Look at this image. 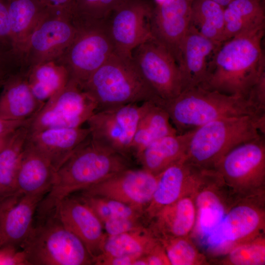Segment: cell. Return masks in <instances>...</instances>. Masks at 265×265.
I'll return each mask as SVG.
<instances>
[{
    "label": "cell",
    "instance_id": "1",
    "mask_svg": "<svg viewBox=\"0 0 265 265\" xmlns=\"http://www.w3.org/2000/svg\"><path fill=\"white\" fill-rule=\"evenodd\" d=\"M264 34L265 27L256 29L221 44L200 86L249 100L252 89L265 74Z\"/></svg>",
    "mask_w": 265,
    "mask_h": 265
},
{
    "label": "cell",
    "instance_id": "2",
    "mask_svg": "<svg viewBox=\"0 0 265 265\" xmlns=\"http://www.w3.org/2000/svg\"><path fill=\"white\" fill-rule=\"evenodd\" d=\"M129 168V158L94 143L89 136L56 171L51 190L37 208L39 214L53 212L63 199L73 193Z\"/></svg>",
    "mask_w": 265,
    "mask_h": 265
},
{
    "label": "cell",
    "instance_id": "3",
    "mask_svg": "<svg viewBox=\"0 0 265 265\" xmlns=\"http://www.w3.org/2000/svg\"><path fill=\"white\" fill-rule=\"evenodd\" d=\"M168 113L178 133L193 130L215 120L250 116L265 120V112L250 100L198 86L156 103Z\"/></svg>",
    "mask_w": 265,
    "mask_h": 265
},
{
    "label": "cell",
    "instance_id": "4",
    "mask_svg": "<svg viewBox=\"0 0 265 265\" xmlns=\"http://www.w3.org/2000/svg\"><path fill=\"white\" fill-rule=\"evenodd\" d=\"M97 110L160 99L143 80L131 56L115 52L82 85Z\"/></svg>",
    "mask_w": 265,
    "mask_h": 265
},
{
    "label": "cell",
    "instance_id": "5",
    "mask_svg": "<svg viewBox=\"0 0 265 265\" xmlns=\"http://www.w3.org/2000/svg\"><path fill=\"white\" fill-rule=\"evenodd\" d=\"M265 134V120L250 116L218 119L194 130L186 159L215 169L221 159L237 146Z\"/></svg>",
    "mask_w": 265,
    "mask_h": 265
},
{
    "label": "cell",
    "instance_id": "6",
    "mask_svg": "<svg viewBox=\"0 0 265 265\" xmlns=\"http://www.w3.org/2000/svg\"><path fill=\"white\" fill-rule=\"evenodd\" d=\"M20 248L29 265H90L93 259L81 240L54 212L39 217Z\"/></svg>",
    "mask_w": 265,
    "mask_h": 265
},
{
    "label": "cell",
    "instance_id": "7",
    "mask_svg": "<svg viewBox=\"0 0 265 265\" xmlns=\"http://www.w3.org/2000/svg\"><path fill=\"white\" fill-rule=\"evenodd\" d=\"M215 169L242 197L265 194V136L242 143L227 153Z\"/></svg>",
    "mask_w": 265,
    "mask_h": 265
},
{
    "label": "cell",
    "instance_id": "8",
    "mask_svg": "<svg viewBox=\"0 0 265 265\" xmlns=\"http://www.w3.org/2000/svg\"><path fill=\"white\" fill-rule=\"evenodd\" d=\"M76 26L77 30L73 41L55 61L66 68L70 80L81 86L115 52V49L106 21Z\"/></svg>",
    "mask_w": 265,
    "mask_h": 265
},
{
    "label": "cell",
    "instance_id": "9",
    "mask_svg": "<svg viewBox=\"0 0 265 265\" xmlns=\"http://www.w3.org/2000/svg\"><path fill=\"white\" fill-rule=\"evenodd\" d=\"M150 102L96 111L86 122L91 140L130 158L137 124Z\"/></svg>",
    "mask_w": 265,
    "mask_h": 265
},
{
    "label": "cell",
    "instance_id": "10",
    "mask_svg": "<svg viewBox=\"0 0 265 265\" xmlns=\"http://www.w3.org/2000/svg\"><path fill=\"white\" fill-rule=\"evenodd\" d=\"M97 109L94 100L78 83L70 80L30 119L27 125L29 132L80 127Z\"/></svg>",
    "mask_w": 265,
    "mask_h": 265
},
{
    "label": "cell",
    "instance_id": "11",
    "mask_svg": "<svg viewBox=\"0 0 265 265\" xmlns=\"http://www.w3.org/2000/svg\"><path fill=\"white\" fill-rule=\"evenodd\" d=\"M77 30L70 11L49 8L27 40L22 55L24 68L57 60L73 41Z\"/></svg>",
    "mask_w": 265,
    "mask_h": 265
},
{
    "label": "cell",
    "instance_id": "12",
    "mask_svg": "<svg viewBox=\"0 0 265 265\" xmlns=\"http://www.w3.org/2000/svg\"><path fill=\"white\" fill-rule=\"evenodd\" d=\"M265 194L241 198L207 238L212 247H232L265 233Z\"/></svg>",
    "mask_w": 265,
    "mask_h": 265
},
{
    "label": "cell",
    "instance_id": "13",
    "mask_svg": "<svg viewBox=\"0 0 265 265\" xmlns=\"http://www.w3.org/2000/svg\"><path fill=\"white\" fill-rule=\"evenodd\" d=\"M131 56L143 80L159 98L169 100L181 93V77L176 60L154 38L135 48Z\"/></svg>",
    "mask_w": 265,
    "mask_h": 265
},
{
    "label": "cell",
    "instance_id": "14",
    "mask_svg": "<svg viewBox=\"0 0 265 265\" xmlns=\"http://www.w3.org/2000/svg\"><path fill=\"white\" fill-rule=\"evenodd\" d=\"M193 195L197 212L195 228L206 239L242 197L225 183L217 170L208 168L204 169Z\"/></svg>",
    "mask_w": 265,
    "mask_h": 265
},
{
    "label": "cell",
    "instance_id": "15",
    "mask_svg": "<svg viewBox=\"0 0 265 265\" xmlns=\"http://www.w3.org/2000/svg\"><path fill=\"white\" fill-rule=\"evenodd\" d=\"M154 5L147 0H123L106 21L115 52L131 56L132 51L153 38L151 17Z\"/></svg>",
    "mask_w": 265,
    "mask_h": 265
},
{
    "label": "cell",
    "instance_id": "16",
    "mask_svg": "<svg viewBox=\"0 0 265 265\" xmlns=\"http://www.w3.org/2000/svg\"><path fill=\"white\" fill-rule=\"evenodd\" d=\"M157 181V175L142 168H129L81 191L80 194L113 199L144 213Z\"/></svg>",
    "mask_w": 265,
    "mask_h": 265
},
{
    "label": "cell",
    "instance_id": "17",
    "mask_svg": "<svg viewBox=\"0 0 265 265\" xmlns=\"http://www.w3.org/2000/svg\"><path fill=\"white\" fill-rule=\"evenodd\" d=\"M204 168L185 158L158 174L152 200L144 212L147 220L150 221L163 208L192 193Z\"/></svg>",
    "mask_w": 265,
    "mask_h": 265
},
{
    "label": "cell",
    "instance_id": "18",
    "mask_svg": "<svg viewBox=\"0 0 265 265\" xmlns=\"http://www.w3.org/2000/svg\"><path fill=\"white\" fill-rule=\"evenodd\" d=\"M54 213L63 225L83 243L95 260L102 253L107 236L93 212L78 197L69 195L56 206Z\"/></svg>",
    "mask_w": 265,
    "mask_h": 265
},
{
    "label": "cell",
    "instance_id": "19",
    "mask_svg": "<svg viewBox=\"0 0 265 265\" xmlns=\"http://www.w3.org/2000/svg\"><path fill=\"white\" fill-rule=\"evenodd\" d=\"M192 0H163L154 6L150 24L153 38L177 64L181 43L189 28Z\"/></svg>",
    "mask_w": 265,
    "mask_h": 265
},
{
    "label": "cell",
    "instance_id": "20",
    "mask_svg": "<svg viewBox=\"0 0 265 265\" xmlns=\"http://www.w3.org/2000/svg\"><path fill=\"white\" fill-rule=\"evenodd\" d=\"M44 196L14 192L0 200V246L20 248L33 227L34 214Z\"/></svg>",
    "mask_w": 265,
    "mask_h": 265
},
{
    "label": "cell",
    "instance_id": "21",
    "mask_svg": "<svg viewBox=\"0 0 265 265\" xmlns=\"http://www.w3.org/2000/svg\"><path fill=\"white\" fill-rule=\"evenodd\" d=\"M220 45L206 38L189 25L181 44L178 61L182 91L203 84Z\"/></svg>",
    "mask_w": 265,
    "mask_h": 265
},
{
    "label": "cell",
    "instance_id": "22",
    "mask_svg": "<svg viewBox=\"0 0 265 265\" xmlns=\"http://www.w3.org/2000/svg\"><path fill=\"white\" fill-rule=\"evenodd\" d=\"M90 134L88 128H47L29 132L27 141L49 160L57 171Z\"/></svg>",
    "mask_w": 265,
    "mask_h": 265
},
{
    "label": "cell",
    "instance_id": "23",
    "mask_svg": "<svg viewBox=\"0 0 265 265\" xmlns=\"http://www.w3.org/2000/svg\"><path fill=\"white\" fill-rule=\"evenodd\" d=\"M0 94V117L15 121L31 119L43 106L34 97L28 85L26 70L8 76Z\"/></svg>",
    "mask_w": 265,
    "mask_h": 265
},
{
    "label": "cell",
    "instance_id": "24",
    "mask_svg": "<svg viewBox=\"0 0 265 265\" xmlns=\"http://www.w3.org/2000/svg\"><path fill=\"white\" fill-rule=\"evenodd\" d=\"M56 172L49 160L27 140L16 174L15 192L46 195Z\"/></svg>",
    "mask_w": 265,
    "mask_h": 265
},
{
    "label": "cell",
    "instance_id": "25",
    "mask_svg": "<svg viewBox=\"0 0 265 265\" xmlns=\"http://www.w3.org/2000/svg\"><path fill=\"white\" fill-rule=\"evenodd\" d=\"M196 216L192 193L161 209L149 228L159 239L188 237L195 229Z\"/></svg>",
    "mask_w": 265,
    "mask_h": 265
},
{
    "label": "cell",
    "instance_id": "26",
    "mask_svg": "<svg viewBox=\"0 0 265 265\" xmlns=\"http://www.w3.org/2000/svg\"><path fill=\"white\" fill-rule=\"evenodd\" d=\"M193 131L162 137L146 147L135 158L142 168L157 175L186 158Z\"/></svg>",
    "mask_w": 265,
    "mask_h": 265
},
{
    "label": "cell",
    "instance_id": "27",
    "mask_svg": "<svg viewBox=\"0 0 265 265\" xmlns=\"http://www.w3.org/2000/svg\"><path fill=\"white\" fill-rule=\"evenodd\" d=\"M14 53L22 60L27 40L49 7L40 0H6Z\"/></svg>",
    "mask_w": 265,
    "mask_h": 265
},
{
    "label": "cell",
    "instance_id": "28",
    "mask_svg": "<svg viewBox=\"0 0 265 265\" xmlns=\"http://www.w3.org/2000/svg\"><path fill=\"white\" fill-rule=\"evenodd\" d=\"M223 42L241 33L265 27L264 0H233L224 10Z\"/></svg>",
    "mask_w": 265,
    "mask_h": 265
},
{
    "label": "cell",
    "instance_id": "29",
    "mask_svg": "<svg viewBox=\"0 0 265 265\" xmlns=\"http://www.w3.org/2000/svg\"><path fill=\"white\" fill-rule=\"evenodd\" d=\"M177 133L167 112L161 106L150 102L137 126L132 154L136 157L146 147L165 136Z\"/></svg>",
    "mask_w": 265,
    "mask_h": 265
},
{
    "label": "cell",
    "instance_id": "30",
    "mask_svg": "<svg viewBox=\"0 0 265 265\" xmlns=\"http://www.w3.org/2000/svg\"><path fill=\"white\" fill-rule=\"evenodd\" d=\"M26 76L32 93L43 105L70 80L66 68L56 61L41 63L27 69Z\"/></svg>",
    "mask_w": 265,
    "mask_h": 265
},
{
    "label": "cell",
    "instance_id": "31",
    "mask_svg": "<svg viewBox=\"0 0 265 265\" xmlns=\"http://www.w3.org/2000/svg\"><path fill=\"white\" fill-rule=\"evenodd\" d=\"M159 243V239L149 227L118 235H107L102 253L96 259L119 256H144Z\"/></svg>",
    "mask_w": 265,
    "mask_h": 265
},
{
    "label": "cell",
    "instance_id": "32",
    "mask_svg": "<svg viewBox=\"0 0 265 265\" xmlns=\"http://www.w3.org/2000/svg\"><path fill=\"white\" fill-rule=\"evenodd\" d=\"M28 125L16 130L0 150V200L15 192V180L29 134Z\"/></svg>",
    "mask_w": 265,
    "mask_h": 265
},
{
    "label": "cell",
    "instance_id": "33",
    "mask_svg": "<svg viewBox=\"0 0 265 265\" xmlns=\"http://www.w3.org/2000/svg\"><path fill=\"white\" fill-rule=\"evenodd\" d=\"M224 7L212 0H192L189 25L200 34L220 45L224 30Z\"/></svg>",
    "mask_w": 265,
    "mask_h": 265
},
{
    "label": "cell",
    "instance_id": "34",
    "mask_svg": "<svg viewBox=\"0 0 265 265\" xmlns=\"http://www.w3.org/2000/svg\"><path fill=\"white\" fill-rule=\"evenodd\" d=\"M159 239L164 249L170 265L210 264L190 236Z\"/></svg>",
    "mask_w": 265,
    "mask_h": 265
},
{
    "label": "cell",
    "instance_id": "35",
    "mask_svg": "<svg viewBox=\"0 0 265 265\" xmlns=\"http://www.w3.org/2000/svg\"><path fill=\"white\" fill-rule=\"evenodd\" d=\"M217 263L222 265H265V235L232 247Z\"/></svg>",
    "mask_w": 265,
    "mask_h": 265
},
{
    "label": "cell",
    "instance_id": "36",
    "mask_svg": "<svg viewBox=\"0 0 265 265\" xmlns=\"http://www.w3.org/2000/svg\"><path fill=\"white\" fill-rule=\"evenodd\" d=\"M123 0H75L71 11L76 26L104 22Z\"/></svg>",
    "mask_w": 265,
    "mask_h": 265
},
{
    "label": "cell",
    "instance_id": "37",
    "mask_svg": "<svg viewBox=\"0 0 265 265\" xmlns=\"http://www.w3.org/2000/svg\"><path fill=\"white\" fill-rule=\"evenodd\" d=\"M78 197L90 208L102 224L116 217H140L144 215L142 212L109 198L81 194Z\"/></svg>",
    "mask_w": 265,
    "mask_h": 265
},
{
    "label": "cell",
    "instance_id": "38",
    "mask_svg": "<svg viewBox=\"0 0 265 265\" xmlns=\"http://www.w3.org/2000/svg\"><path fill=\"white\" fill-rule=\"evenodd\" d=\"M103 227L108 236L118 235L145 227L142 217H119L105 221Z\"/></svg>",
    "mask_w": 265,
    "mask_h": 265
},
{
    "label": "cell",
    "instance_id": "39",
    "mask_svg": "<svg viewBox=\"0 0 265 265\" xmlns=\"http://www.w3.org/2000/svg\"><path fill=\"white\" fill-rule=\"evenodd\" d=\"M0 47L14 53L6 0H0Z\"/></svg>",
    "mask_w": 265,
    "mask_h": 265
},
{
    "label": "cell",
    "instance_id": "40",
    "mask_svg": "<svg viewBox=\"0 0 265 265\" xmlns=\"http://www.w3.org/2000/svg\"><path fill=\"white\" fill-rule=\"evenodd\" d=\"M23 67V61L19 56L0 47V78L5 79Z\"/></svg>",
    "mask_w": 265,
    "mask_h": 265
},
{
    "label": "cell",
    "instance_id": "41",
    "mask_svg": "<svg viewBox=\"0 0 265 265\" xmlns=\"http://www.w3.org/2000/svg\"><path fill=\"white\" fill-rule=\"evenodd\" d=\"M0 265H29L24 251L11 245L0 246Z\"/></svg>",
    "mask_w": 265,
    "mask_h": 265
},
{
    "label": "cell",
    "instance_id": "42",
    "mask_svg": "<svg viewBox=\"0 0 265 265\" xmlns=\"http://www.w3.org/2000/svg\"><path fill=\"white\" fill-rule=\"evenodd\" d=\"M145 258L147 265H170L166 252L160 242L145 255Z\"/></svg>",
    "mask_w": 265,
    "mask_h": 265
},
{
    "label": "cell",
    "instance_id": "43",
    "mask_svg": "<svg viewBox=\"0 0 265 265\" xmlns=\"http://www.w3.org/2000/svg\"><path fill=\"white\" fill-rule=\"evenodd\" d=\"M137 257H138L130 256H119L111 257H101L98 258L95 261L94 265H133L134 260Z\"/></svg>",
    "mask_w": 265,
    "mask_h": 265
},
{
    "label": "cell",
    "instance_id": "44",
    "mask_svg": "<svg viewBox=\"0 0 265 265\" xmlns=\"http://www.w3.org/2000/svg\"><path fill=\"white\" fill-rule=\"evenodd\" d=\"M30 120L15 121L0 117V136L13 133L18 128L28 125Z\"/></svg>",
    "mask_w": 265,
    "mask_h": 265
},
{
    "label": "cell",
    "instance_id": "45",
    "mask_svg": "<svg viewBox=\"0 0 265 265\" xmlns=\"http://www.w3.org/2000/svg\"><path fill=\"white\" fill-rule=\"evenodd\" d=\"M48 7L71 12L75 0H40Z\"/></svg>",
    "mask_w": 265,
    "mask_h": 265
},
{
    "label": "cell",
    "instance_id": "46",
    "mask_svg": "<svg viewBox=\"0 0 265 265\" xmlns=\"http://www.w3.org/2000/svg\"><path fill=\"white\" fill-rule=\"evenodd\" d=\"M11 133L8 135H3L0 136V150L2 148V147L4 145V144L6 143V142L7 141V140L10 138L11 134L13 133Z\"/></svg>",
    "mask_w": 265,
    "mask_h": 265
},
{
    "label": "cell",
    "instance_id": "47",
    "mask_svg": "<svg viewBox=\"0 0 265 265\" xmlns=\"http://www.w3.org/2000/svg\"><path fill=\"white\" fill-rule=\"evenodd\" d=\"M224 7H226L233 0H212Z\"/></svg>",
    "mask_w": 265,
    "mask_h": 265
},
{
    "label": "cell",
    "instance_id": "48",
    "mask_svg": "<svg viewBox=\"0 0 265 265\" xmlns=\"http://www.w3.org/2000/svg\"><path fill=\"white\" fill-rule=\"evenodd\" d=\"M4 80H5V79L0 78V86H2Z\"/></svg>",
    "mask_w": 265,
    "mask_h": 265
},
{
    "label": "cell",
    "instance_id": "49",
    "mask_svg": "<svg viewBox=\"0 0 265 265\" xmlns=\"http://www.w3.org/2000/svg\"><path fill=\"white\" fill-rule=\"evenodd\" d=\"M157 0V3H158V2H160V1H162L163 0Z\"/></svg>",
    "mask_w": 265,
    "mask_h": 265
}]
</instances>
